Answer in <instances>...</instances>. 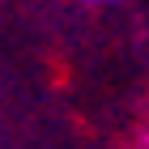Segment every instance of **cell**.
I'll list each match as a JSON object with an SVG mask.
<instances>
[{
    "label": "cell",
    "mask_w": 149,
    "mask_h": 149,
    "mask_svg": "<svg viewBox=\"0 0 149 149\" xmlns=\"http://www.w3.org/2000/svg\"><path fill=\"white\" fill-rule=\"evenodd\" d=\"M90 4H111V0H90Z\"/></svg>",
    "instance_id": "obj_1"
},
{
    "label": "cell",
    "mask_w": 149,
    "mask_h": 149,
    "mask_svg": "<svg viewBox=\"0 0 149 149\" xmlns=\"http://www.w3.org/2000/svg\"><path fill=\"white\" fill-rule=\"evenodd\" d=\"M145 145H149V132H145Z\"/></svg>",
    "instance_id": "obj_2"
}]
</instances>
